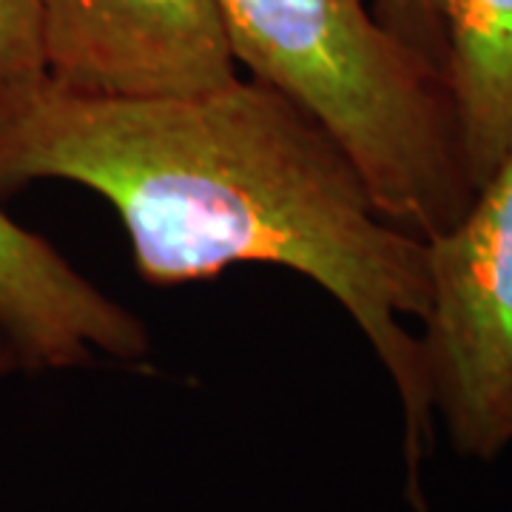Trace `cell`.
Listing matches in <instances>:
<instances>
[{"mask_svg":"<svg viewBox=\"0 0 512 512\" xmlns=\"http://www.w3.org/2000/svg\"><path fill=\"white\" fill-rule=\"evenodd\" d=\"M441 77L473 188L512 148V0H436Z\"/></svg>","mask_w":512,"mask_h":512,"instance_id":"cell-6","label":"cell"},{"mask_svg":"<svg viewBox=\"0 0 512 512\" xmlns=\"http://www.w3.org/2000/svg\"><path fill=\"white\" fill-rule=\"evenodd\" d=\"M46 77L37 0H0V94Z\"/></svg>","mask_w":512,"mask_h":512,"instance_id":"cell-7","label":"cell"},{"mask_svg":"<svg viewBox=\"0 0 512 512\" xmlns=\"http://www.w3.org/2000/svg\"><path fill=\"white\" fill-rule=\"evenodd\" d=\"M427 268L419 348L433 419L458 456L487 464L512 447V148L427 239Z\"/></svg>","mask_w":512,"mask_h":512,"instance_id":"cell-3","label":"cell"},{"mask_svg":"<svg viewBox=\"0 0 512 512\" xmlns=\"http://www.w3.org/2000/svg\"><path fill=\"white\" fill-rule=\"evenodd\" d=\"M40 180L100 194L151 285L276 265L328 291L399 393L407 495L436 441L419 336L427 239L384 217L359 165L311 111L242 77L188 94L94 97L43 77L0 94V197Z\"/></svg>","mask_w":512,"mask_h":512,"instance_id":"cell-1","label":"cell"},{"mask_svg":"<svg viewBox=\"0 0 512 512\" xmlns=\"http://www.w3.org/2000/svg\"><path fill=\"white\" fill-rule=\"evenodd\" d=\"M0 330L20 370H72L103 353L140 362L151 353L146 322L92 285L52 242L0 211Z\"/></svg>","mask_w":512,"mask_h":512,"instance_id":"cell-5","label":"cell"},{"mask_svg":"<svg viewBox=\"0 0 512 512\" xmlns=\"http://www.w3.org/2000/svg\"><path fill=\"white\" fill-rule=\"evenodd\" d=\"M20 362H18V353L12 348V342L6 339V333L0 330V382L3 379H9L12 373H18Z\"/></svg>","mask_w":512,"mask_h":512,"instance_id":"cell-9","label":"cell"},{"mask_svg":"<svg viewBox=\"0 0 512 512\" xmlns=\"http://www.w3.org/2000/svg\"><path fill=\"white\" fill-rule=\"evenodd\" d=\"M46 77L94 97L214 89L239 74L217 0H37Z\"/></svg>","mask_w":512,"mask_h":512,"instance_id":"cell-4","label":"cell"},{"mask_svg":"<svg viewBox=\"0 0 512 512\" xmlns=\"http://www.w3.org/2000/svg\"><path fill=\"white\" fill-rule=\"evenodd\" d=\"M239 69L308 109L359 165L387 220L439 237L476 188L439 69L370 0H217Z\"/></svg>","mask_w":512,"mask_h":512,"instance_id":"cell-2","label":"cell"},{"mask_svg":"<svg viewBox=\"0 0 512 512\" xmlns=\"http://www.w3.org/2000/svg\"><path fill=\"white\" fill-rule=\"evenodd\" d=\"M370 6L390 35L399 37L407 49L441 72L444 40L436 0H370Z\"/></svg>","mask_w":512,"mask_h":512,"instance_id":"cell-8","label":"cell"}]
</instances>
